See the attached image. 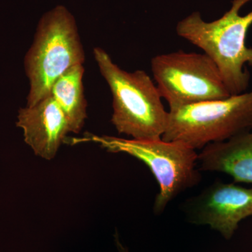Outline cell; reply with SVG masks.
I'll return each instance as SVG.
<instances>
[{"instance_id":"cell-1","label":"cell","mask_w":252,"mask_h":252,"mask_svg":"<svg viewBox=\"0 0 252 252\" xmlns=\"http://www.w3.org/2000/svg\"><path fill=\"white\" fill-rule=\"evenodd\" d=\"M252 0H233L230 9L216 21L206 22L200 13H192L179 21L177 34L201 49L217 64L230 95L245 93L250 85L252 49L246 45L252 25V11H240Z\"/></svg>"},{"instance_id":"cell-2","label":"cell","mask_w":252,"mask_h":252,"mask_svg":"<svg viewBox=\"0 0 252 252\" xmlns=\"http://www.w3.org/2000/svg\"><path fill=\"white\" fill-rule=\"evenodd\" d=\"M94 58L112 94V123L119 133L137 140L161 139L168 112L162 96L147 72H128L113 62L102 48H94Z\"/></svg>"},{"instance_id":"cell-3","label":"cell","mask_w":252,"mask_h":252,"mask_svg":"<svg viewBox=\"0 0 252 252\" xmlns=\"http://www.w3.org/2000/svg\"><path fill=\"white\" fill-rule=\"evenodd\" d=\"M84 61V47L70 11L59 5L45 13L25 56V70L30 81L26 106L35 105L47 97L55 81Z\"/></svg>"},{"instance_id":"cell-4","label":"cell","mask_w":252,"mask_h":252,"mask_svg":"<svg viewBox=\"0 0 252 252\" xmlns=\"http://www.w3.org/2000/svg\"><path fill=\"white\" fill-rule=\"evenodd\" d=\"M162 140L201 149L252 129V91L170 109Z\"/></svg>"},{"instance_id":"cell-5","label":"cell","mask_w":252,"mask_h":252,"mask_svg":"<svg viewBox=\"0 0 252 252\" xmlns=\"http://www.w3.org/2000/svg\"><path fill=\"white\" fill-rule=\"evenodd\" d=\"M96 142L108 152L126 153L142 160L155 177L159 190L154 211L160 215L167 205L187 189L201 181L196 165L198 154L195 149L177 142L160 140H126L104 136L95 137Z\"/></svg>"},{"instance_id":"cell-6","label":"cell","mask_w":252,"mask_h":252,"mask_svg":"<svg viewBox=\"0 0 252 252\" xmlns=\"http://www.w3.org/2000/svg\"><path fill=\"white\" fill-rule=\"evenodd\" d=\"M151 69L170 109L231 96L217 64L205 53L157 55L151 61Z\"/></svg>"},{"instance_id":"cell-7","label":"cell","mask_w":252,"mask_h":252,"mask_svg":"<svg viewBox=\"0 0 252 252\" xmlns=\"http://www.w3.org/2000/svg\"><path fill=\"white\" fill-rule=\"evenodd\" d=\"M181 209L189 223L209 225L229 240L239 223L252 217V189L216 181L186 200Z\"/></svg>"},{"instance_id":"cell-8","label":"cell","mask_w":252,"mask_h":252,"mask_svg":"<svg viewBox=\"0 0 252 252\" xmlns=\"http://www.w3.org/2000/svg\"><path fill=\"white\" fill-rule=\"evenodd\" d=\"M16 126L35 155L48 160L54 158L71 132L67 118L51 94L35 105L20 109Z\"/></svg>"},{"instance_id":"cell-9","label":"cell","mask_w":252,"mask_h":252,"mask_svg":"<svg viewBox=\"0 0 252 252\" xmlns=\"http://www.w3.org/2000/svg\"><path fill=\"white\" fill-rule=\"evenodd\" d=\"M198 162L202 171L223 172L236 183L252 184V132L207 144L198 154Z\"/></svg>"},{"instance_id":"cell-10","label":"cell","mask_w":252,"mask_h":252,"mask_svg":"<svg viewBox=\"0 0 252 252\" xmlns=\"http://www.w3.org/2000/svg\"><path fill=\"white\" fill-rule=\"evenodd\" d=\"M84 74L83 64L71 67L55 81L50 92L67 118L71 132L74 133L80 132L87 118Z\"/></svg>"},{"instance_id":"cell-11","label":"cell","mask_w":252,"mask_h":252,"mask_svg":"<svg viewBox=\"0 0 252 252\" xmlns=\"http://www.w3.org/2000/svg\"><path fill=\"white\" fill-rule=\"evenodd\" d=\"M116 243H117V248L119 249V252H127V250L123 247L122 243L119 242V238L116 237Z\"/></svg>"}]
</instances>
